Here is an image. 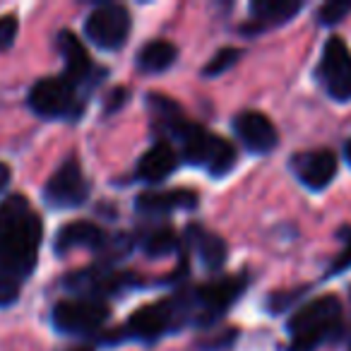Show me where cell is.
Returning a JSON list of instances; mask_svg holds the SVG:
<instances>
[{"mask_svg":"<svg viewBox=\"0 0 351 351\" xmlns=\"http://www.w3.org/2000/svg\"><path fill=\"white\" fill-rule=\"evenodd\" d=\"M289 351H315L327 341H337L344 327V313L337 296L327 293L298 308L289 320Z\"/></svg>","mask_w":351,"mask_h":351,"instance_id":"7a4b0ae2","label":"cell"},{"mask_svg":"<svg viewBox=\"0 0 351 351\" xmlns=\"http://www.w3.org/2000/svg\"><path fill=\"white\" fill-rule=\"evenodd\" d=\"M315 75L332 99L337 101L351 99V53L339 36L327 39Z\"/></svg>","mask_w":351,"mask_h":351,"instance_id":"8fae6325","label":"cell"},{"mask_svg":"<svg viewBox=\"0 0 351 351\" xmlns=\"http://www.w3.org/2000/svg\"><path fill=\"white\" fill-rule=\"evenodd\" d=\"M137 284V277L130 272L113 269L111 265H92V267L77 269L63 279V287L77 298H89V301H104L108 296H118L121 291Z\"/></svg>","mask_w":351,"mask_h":351,"instance_id":"52a82bcc","label":"cell"},{"mask_svg":"<svg viewBox=\"0 0 351 351\" xmlns=\"http://www.w3.org/2000/svg\"><path fill=\"white\" fill-rule=\"evenodd\" d=\"M125 101H128V89L116 87V89H113V92L106 97V106H104V113H106V116H111V113H116L118 108H121Z\"/></svg>","mask_w":351,"mask_h":351,"instance_id":"83f0119b","label":"cell"},{"mask_svg":"<svg viewBox=\"0 0 351 351\" xmlns=\"http://www.w3.org/2000/svg\"><path fill=\"white\" fill-rule=\"evenodd\" d=\"M147 108H149L152 116V128H154L159 135H164L161 140H176L178 132L188 125V118L183 113V108L169 99L166 94H149L147 99Z\"/></svg>","mask_w":351,"mask_h":351,"instance_id":"e0dca14e","label":"cell"},{"mask_svg":"<svg viewBox=\"0 0 351 351\" xmlns=\"http://www.w3.org/2000/svg\"><path fill=\"white\" fill-rule=\"evenodd\" d=\"M111 308L106 301H89V298H68L58 301L51 313V322L60 335L87 337L106 325Z\"/></svg>","mask_w":351,"mask_h":351,"instance_id":"ba28073f","label":"cell"},{"mask_svg":"<svg viewBox=\"0 0 351 351\" xmlns=\"http://www.w3.org/2000/svg\"><path fill=\"white\" fill-rule=\"evenodd\" d=\"M44 221L25 195L15 193L0 202V272L25 282L36 267Z\"/></svg>","mask_w":351,"mask_h":351,"instance_id":"6da1fadb","label":"cell"},{"mask_svg":"<svg viewBox=\"0 0 351 351\" xmlns=\"http://www.w3.org/2000/svg\"><path fill=\"white\" fill-rule=\"evenodd\" d=\"M234 130L239 135V140L248 147L255 154H269L274 147L279 145L277 128L272 125L265 113L260 111H243L236 116Z\"/></svg>","mask_w":351,"mask_h":351,"instance_id":"5bb4252c","label":"cell"},{"mask_svg":"<svg viewBox=\"0 0 351 351\" xmlns=\"http://www.w3.org/2000/svg\"><path fill=\"white\" fill-rule=\"evenodd\" d=\"M89 197V181L84 178V171L80 159L70 154L58 169L51 173L44 186V200L53 210H73L84 205Z\"/></svg>","mask_w":351,"mask_h":351,"instance_id":"9c48e42d","label":"cell"},{"mask_svg":"<svg viewBox=\"0 0 351 351\" xmlns=\"http://www.w3.org/2000/svg\"><path fill=\"white\" fill-rule=\"evenodd\" d=\"M176 56H178V49L171 41L154 39L137 53V65L145 73H164L166 68L176 63Z\"/></svg>","mask_w":351,"mask_h":351,"instance_id":"44dd1931","label":"cell"},{"mask_svg":"<svg viewBox=\"0 0 351 351\" xmlns=\"http://www.w3.org/2000/svg\"><path fill=\"white\" fill-rule=\"evenodd\" d=\"M176 142L181 145V159L186 164L202 166V169H207V173L217 176V178L226 176L236 164V149L229 140L191 121L178 132Z\"/></svg>","mask_w":351,"mask_h":351,"instance_id":"5b68a950","label":"cell"},{"mask_svg":"<svg viewBox=\"0 0 351 351\" xmlns=\"http://www.w3.org/2000/svg\"><path fill=\"white\" fill-rule=\"evenodd\" d=\"M186 325H188L186 306H183L181 293H176V296L164 298V301L142 306L140 311H135L128 317V322L121 330L104 337V341L116 344V341L132 339V341H142V344H154V341H159L169 332L183 330Z\"/></svg>","mask_w":351,"mask_h":351,"instance_id":"3957f363","label":"cell"},{"mask_svg":"<svg viewBox=\"0 0 351 351\" xmlns=\"http://www.w3.org/2000/svg\"><path fill=\"white\" fill-rule=\"evenodd\" d=\"M10 181H12V171H10V166L8 164H3L0 161V195L10 188Z\"/></svg>","mask_w":351,"mask_h":351,"instance_id":"f1b7e54d","label":"cell"},{"mask_svg":"<svg viewBox=\"0 0 351 351\" xmlns=\"http://www.w3.org/2000/svg\"><path fill=\"white\" fill-rule=\"evenodd\" d=\"M65 351H94V346L92 344H77V346H70V349H65Z\"/></svg>","mask_w":351,"mask_h":351,"instance_id":"f546056e","label":"cell"},{"mask_svg":"<svg viewBox=\"0 0 351 351\" xmlns=\"http://www.w3.org/2000/svg\"><path fill=\"white\" fill-rule=\"evenodd\" d=\"M349 351H351V344H349Z\"/></svg>","mask_w":351,"mask_h":351,"instance_id":"1f68e13d","label":"cell"},{"mask_svg":"<svg viewBox=\"0 0 351 351\" xmlns=\"http://www.w3.org/2000/svg\"><path fill=\"white\" fill-rule=\"evenodd\" d=\"M344 154H346V161H349V164H351V140L344 145Z\"/></svg>","mask_w":351,"mask_h":351,"instance_id":"4dcf8cb0","label":"cell"},{"mask_svg":"<svg viewBox=\"0 0 351 351\" xmlns=\"http://www.w3.org/2000/svg\"><path fill=\"white\" fill-rule=\"evenodd\" d=\"M245 287H248V274H234V277H221L217 282L202 284L191 291H181L188 313V325H215L219 317L226 315L231 303L241 298Z\"/></svg>","mask_w":351,"mask_h":351,"instance_id":"277c9868","label":"cell"},{"mask_svg":"<svg viewBox=\"0 0 351 351\" xmlns=\"http://www.w3.org/2000/svg\"><path fill=\"white\" fill-rule=\"evenodd\" d=\"M301 3L293 0H255L250 3V25L243 27V32H265L272 27L287 25L293 15L301 12Z\"/></svg>","mask_w":351,"mask_h":351,"instance_id":"2e32d148","label":"cell"},{"mask_svg":"<svg viewBox=\"0 0 351 351\" xmlns=\"http://www.w3.org/2000/svg\"><path fill=\"white\" fill-rule=\"evenodd\" d=\"M106 241L108 234L101 226L92 224V221H70V224L60 226L58 236L53 241V250L58 255H65L75 248H87L94 250V253H101Z\"/></svg>","mask_w":351,"mask_h":351,"instance_id":"9a60e30c","label":"cell"},{"mask_svg":"<svg viewBox=\"0 0 351 351\" xmlns=\"http://www.w3.org/2000/svg\"><path fill=\"white\" fill-rule=\"evenodd\" d=\"M197 207V195L186 188L176 191H149L135 200V210L142 215H169L173 210H193Z\"/></svg>","mask_w":351,"mask_h":351,"instance_id":"d6986e66","label":"cell"},{"mask_svg":"<svg viewBox=\"0 0 351 351\" xmlns=\"http://www.w3.org/2000/svg\"><path fill=\"white\" fill-rule=\"evenodd\" d=\"M188 243L193 245V250L197 253L200 263L205 265L210 272H217V269L224 267L226 263V243L221 236L212 234V231L202 229L197 224L188 226Z\"/></svg>","mask_w":351,"mask_h":351,"instance_id":"ffe728a7","label":"cell"},{"mask_svg":"<svg viewBox=\"0 0 351 351\" xmlns=\"http://www.w3.org/2000/svg\"><path fill=\"white\" fill-rule=\"evenodd\" d=\"M291 169L306 188L325 191L337 176V156L330 149L303 152L291 159Z\"/></svg>","mask_w":351,"mask_h":351,"instance_id":"4fadbf2b","label":"cell"},{"mask_svg":"<svg viewBox=\"0 0 351 351\" xmlns=\"http://www.w3.org/2000/svg\"><path fill=\"white\" fill-rule=\"evenodd\" d=\"M241 58V51L239 49H221L217 51L215 56L210 58V63L202 68V75L205 77H219L221 73H226L229 68H234Z\"/></svg>","mask_w":351,"mask_h":351,"instance_id":"603a6c76","label":"cell"},{"mask_svg":"<svg viewBox=\"0 0 351 351\" xmlns=\"http://www.w3.org/2000/svg\"><path fill=\"white\" fill-rule=\"evenodd\" d=\"M130 12L118 3H104L94 8L84 20V36L92 41L97 49L118 51L128 41L130 34Z\"/></svg>","mask_w":351,"mask_h":351,"instance_id":"30bf717a","label":"cell"},{"mask_svg":"<svg viewBox=\"0 0 351 351\" xmlns=\"http://www.w3.org/2000/svg\"><path fill=\"white\" fill-rule=\"evenodd\" d=\"M349 12H351V0H332V3H325L317 10V20H320V25L330 27L341 22Z\"/></svg>","mask_w":351,"mask_h":351,"instance_id":"cb8c5ba5","label":"cell"},{"mask_svg":"<svg viewBox=\"0 0 351 351\" xmlns=\"http://www.w3.org/2000/svg\"><path fill=\"white\" fill-rule=\"evenodd\" d=\"M341 239L346 241L344 243V250L339 253V258L332 263L330 267V274H337V272H344V269L351 267V229H344V234H341Z\"/></svg>","mask_w":351,"mask_h":351,"instance_id":"4316f807","label":"cell"},{"mask_svg":"<svg viewBox=\"0 0 351 351\" xmlns=\"http://www.w3.org/2000/svg\"><path fill=\"white\" fill-rule=\"evenodd\" d=\"M58 51L65 60L63 77L68 80V82H73L80 92L87 94L89 89L101 80L99 75H104V70H99L97 65L92 63V58H89L84 44L73 34V32H60L58 34Z\"/></svg>","mask_w":351,"mask_h":351,"instance_id":"7c38bea8","label":"cell"},{"mask_svg":"<svg viewBox=\"0 0 351 351\" xmlns=\"http://www.w3.org/2000/svg\"><path fill=\"white\" fill-rule=\"evenodd\" d=\"M84 97L73 82L58 75V77H44L32 84L27 104L36 116L46 121H75L84 108Z\"/></svg>","mask_w":351,"mask_h":351,"instance_id":"8992f818","label":"cell"},{"mask_svg":"<svg viewBox=\"0 0 351 351\" xmlns=\"http://www.w3.org/2000/svg\"><path fill=\"white\" fill-rule=\"evenodd\" d=\"M140 248L149 258H166V255L178 250V236L171 226H156V229H147L140 234Z\"/></svg>","mask_w":351,"mask_h":351,"instance_id":"7402d4cb","label":"cell"},{"mask_svg":"<svg viewBox=\"0 0 351 351\" xmlns=\"http://www.w3.org/2000/svg\"><path fill=\"white\" fill-rule=\"evenodd\" d=\"M22 293V282L10 274L0 272V308H8L20 298Z\"/></svg>","mask_w":351,"mask_h":351,"instance_id":"d4e9b609","label":"cell"},{"mask_svg":"<svg viewBox=\"0 0 351 351\" xmlns=\"http://www.w3.org/2000/svg\"><path fill=\"white\" fill-rule=\"evenodd\" d=\"M17 32H20V22L15 15L0 17V51H8L17 39Z\"/></svg>","mask_w":351,"mask_h":351,"instance_id":"484cf974","label":"cell"},{"mask_svg":"<svg viewBox=\"0 0 351 351\" xmlns=\"http://www.w3.org/2000/svg\"><path fill=\"white\" fill-rule=\"evenodd\" d=\"M176 166H178V152L171 142L159 140L137 161V178L147 183H161L173 173Z\"/></svg>","mask_w":351,"mask_h":351,"instance_id":"ac0fdd59","label":"cell"}]
</instances>
